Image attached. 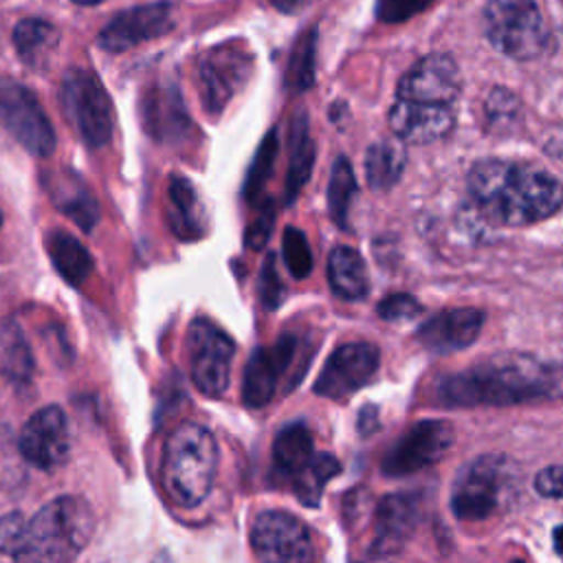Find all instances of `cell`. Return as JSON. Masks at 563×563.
<instances>
[{
	"label": "cell",
	"mask_w": 563,
	"mask_h": 563,
	"mask_svg": "<svg viewBox=\"0 0 563 563\" xmlns=\"http://www.w3.org/2000/svg\"><path fill=\"white\" fill-rule=\"evenodd\" d=\"M407 152L402 141H376L365 154V178L374 191L391 189L405 169Z\"/></svg>",
	"instance_id": "f1b7e54d"
},
{
	"label": "cell",
	"mask_w": 563,
	"mask_h": 563,
	"mask_svg": "<svg viewBox=\"0 0 563 563\" xmlns=\"http://www.w3.org/2000/svg\"><path fill=\"white\" fill-rule=\"evenodd\" d=\"M282 253L284 262L295 279H306L312 271V253L306 235L297 227H286L282 235Z\"/></svg>",
	"instance_id": "d590c367"
},
{
	"label": "cell",
	"mask_w": 563,
	"mask_h": 563,
	"mask_svg": "<svg viewBox=\"0 0 563 563\" xmlns=\"http://www.w3.org/2000/svg\"><path fill=\"white\" fill-rule=\"evenodd\" d=\"M442 407L526 405L563 398V365L532 354L504 352L464 372L442 376L433 387Z\"/></svg>",
	"instance_id": "6da1fadb"
},
{
	"label": "cell",
	"mask_w": 563,
	"mask_h": 563,
	"mask_svg": "<svg viewBox=\"0 0 563 563\" xmlns=\"http://www.w3.org/2000/svg\"><path fill=\"white\" fill-rule=\"evenodd\" d=\"M328 282L341 299H363L369 292V277L361 253L352 246H334L328 257Z\"/></svg>",
	"instance_id": "484cf974"
},
{
	"label": "cell",
	"mask_w": 563,
	"mask_h": 563,
	"mask_svg": "<svg viewBox=\"0 0 563 563\" xmlns=\"http://www.w3.org/2000/svg\"><path fill=\"white\" fill-rule=\"evenodd\" d=\"M484 325V312L477 308H449L429 317L416 332V341L431 352H455L468 347Z\"/></svg>",
	"instance_id": "d6986e66"
},
{
	"label": "cell",
	"mask_w": 563,
	"mask_h": 563,
	"mask_svg": "<svg viewBox=\"0 0 563 563\" xmlns=\"http://www.w3.org/2000/svg\"><path fill=\"white\" fill-rule=\"evenodd\" d=\"M13 44L26 66L44 70L57 51L59 31L42 18H26L20 20L13 29Z\"/></svg>",
	"instance_id": "4316f807"
},
{
	"label": "cell",
	"mask_w": 563,
	"mask_h": 563,
	"mask_svg": "<svg viewBox=\"0 0 563 563\" xmlns=\"http://www.w3.org/2000/svg\"><path fill=\"white\" fill-rule=\"evenodd\" d=\"M376 312L380 314V319L385 321H407V319H413L422 312V306L411 297V295H405V292H396V295H389L385 297L378 306H376Z\"/></svg>",
	"instance_id": "f35d334b"
},
{
	"label": "cell",
	"mask_w": 563,
	"mask_h": 563,
	"mask_svg": "<svg viewBox=\"0 0 563 563\" xmlns=\"http://www.w3.org/2000/svg\"><path fill=\"white\" fill-rule=\"evenodd\" d=\"M354 194H356L354 169L345 156H339L332 165V174L328 183V209L332 220L341 229H347V213H350Z\"/></svg>",
	"instance_id": "4dcf8cb0"
},
{
	"label": "cell",
	"mask_w": 563,
	"mask_h": 563,
	"mask_svg": "<svg viewBox=\"0 0 563 563\" xmlns=\"http://www.w3.org/2000/svg\"><path fill=\"white\" fill-rule=\"evenodd\" d=\"M453 444V427L444 420L413 422L383 455L380 471L389 477L411 475L442 460Z\"/></svg>",
	"instance_id": "8fae6325"
},
{
	"label": "cell",
	"mask_w": 563,
	"mask_h": 563,
	"mask_svg": "<svg viewBox=\"0 0 563 563\" xmlns=\"http://www.w3.org/2000/svg\"><path fill=\"white\" fill-rule=\"evenodd\" d=\"M387 119L396 139L405 143H431L444 139L455 125V114L451 106L422 103L400 97L389 108Z\"/></svg>",
	"instance_id": "ac0fdd59"
},
{
	"label": "cell",
	"mask_w": 563,
	"mask_h": 563,
	"mask_svg": "<svg viewBox=\"0 0 563 563\" xmlns=\"http://www.w3.org/2000/svg\"><path fill=\"white\" fill-rule=\"evenodd\" d=\"M218 471V444L209 429L183 422L167 435L163 484L174 504L194 508L211 493Z\"/></svg>",
	"instance_id": "277c9868"
},
{
	"label": "cell",
	"mask_w": 563,
	"mask_h": 563,
	"mask_svg": "<svg viewBox=\"0 0 563 563\" xmlns=\"http://www.w3.org/2000/svg\"><path fill=\"white\" fill-rule=\"evenodd\" d=\"M312 433L303 422H290L275 435L273 462L277 473L292 479L312 460Z\"/></svg>",
	"instance_id": "83f0119b"
},
{
	"label": "cell",
	"mask_w": 563,
	"mask_h": 563,
	"mask_svg": "<svg viewBox=\"0 0 563 563\" xmlns=\"http://www.w3.org/2000/svg\"><path fill=\"white\" fill-rule=\"evenodd\" d=\"M273 222H275V213H273V207L271 202L266 200L260 209V213L255 216V220L249 224L246 229V235H244V242L249 249L257 251L262 246H266L268 238H271V231H273Z\"/></svg>",
	"instance_id": "ab89813d"
},
{
	"label": "cell",
	"mask_w": 563,
	"mask_h": 563,
	"mask_svg": "<svg viewBox=\"0 0 563 563\" xmlns=\"http://www.w3.org/2000/svg\"><path fill=\"white\" fill-rule=\"evenodd\" d=\"M277 150H279V141H277V132L271 130L264 141L257 147L255 161L246 174V183H244V196L249 200H255L262 189L266 187L268 178L273 176V167H275V158H277Z\"/></svg>",
	"instance_id": "836d02e7"
},
{
	"label": "cell",
	"mask_w": 563,
	"mask_h": 563,
	"mask_svg": "<svg viewBox=\"0 0 563 563\" xmlns=\"http://www.w3.org/2000/svg\"><path fill=\"white\" fill-rule=\"evenodd\" d=\"M185 347L194 387L207 398H220L229 387L235 354L233 339L213 321L196 317L187 328Z\"/></svg>",
	"instance_id": "ba28073f"
},
{
	"label": "cell",
	"mask_w": 563,
	"mask_h": 563,
	"mask_svg": "<svg viewBox=\"0 0 563 563\" xmlns=\"http://www.w3.org/2000/svg\"><path fill=\"white\" fill-rule=\"evenodd\" d=\"M552 539H554V548H556V552L563 556V526H556V528H554Z\"/></svg>",
	"instance_id": "f6af8a7d"
},
{
	"label": "cell",
	"mask_w": 563,
	"mask_h": 563,
	"mask_svg": "<svg viewBox=\"0 0 563 563\" xmlns=\"http://www.w3.org/2000/svg\"><path fill=\"white\" fill-rule=\"evenodd\" d=\"M165 194H167L165 218L174 235L185 242L200 240L207 233L209 218L196 185L189 178L174 174L167 183Z\"/></svg>",
	"instance_id": "44dd1931"
},
{
	"label": "cell",
	"mask_w": 563,
	"mask_h": 563,
	"mask_svg": "<svg viewBox=\"0 0 563 563\" xmlns=\"http://www.w3.org/2000/svg\"><path fill=\"white\" fill-rule=\"evenodd\" d=\"M66 119L88 147H103L112 136V101L99 77L86 68H70L59 88Z\"/></svg>",
	"instance_id": "52a82bcc"
},
{
	"label": "cell",
	"mask_w": 563,
	"mask_h": 563,
	"mask_svg": "<svg viewBox=\"0 0 563 563\" xmlns=\"http://www.w3.org/2000/svg\"><path fill=\"white\" fill-rule=\"evenodd\" d=\"M44 185H46V191H48L53 205L64 216H68L86 233L95 229V224L99 222V205L77 174L57 169V172L46 174Z\"/></svg>",
	"instance_id": "7402d4cb"
},
{
	"label": "cell",
	"mask_w": 563,
	"mask_h": 563,
	"mask_svg": "<svg viewBox=\"0 0 563 563\" xmlns=\"http://www.w3.org/2000/svg\"><path fill=\"white\" fill-rule=\"evenodd\" d=\"M378 418H376V407H365L361 413H358V431L363 433V435H367V433H372L378 424Z\"/></svg>",
	"instance_id": "7bdbcfd3"
},
{
	"label": "cell",
	"mask_w": 563,
	"mask_h": 563,
	"mask_svg": "<svg viewBox=\"0 0 563 563\" xmlns=\"http://www.w3.org/2000/svg\"><path fill=\"white\" fill-rule=\"evenodd\" d=\"M462 92V73L446 53H431L418 59L398 81L400 99L451 106Z\"/></svg>",
	"instance_id": "2e32d148"
},
{
	"label": "cell",
	"mask_w": 563,
	"mask_h": 563,
	"mask_svg": "<svg viewBox=\"0 0 563 563\" xmlns=\"http://www.w3.org/2000/svg\"><path fill=\"white\" fill-rule=\"evenodd\" d=\"M420 519V497L411 493H394L380 499L374 521L372 550L378 556L398 552L413 534Z\"/></svg>",
	"instance_id": "ffe728a7"
},
{
	"label": "cell",
	"mask_w": 563,
	"mask_h": 563,
	"mask_svg": "<svg viewBox=\"0 0 563 563\" xmlns=\"http://www.w3.org/2000/svg\"><path fill=\"white\" fill-rule=\"evenodd\" d=\"M24 521H26V517L18 510L0 517V554L13 559L20 537H22V530H24Z\"/></svg>",
	"instance_id": "60d3db41"
},
{
	"label": "cell",
	"mask_w": 563,
	"mask_h": 563,
	"mask_svg": "<svg viewBox=\"0 0 563 563\" xmlns=\"http://www.w3.org/2000/svg\"><path fill=\"white\" fill-rule=\"evenodd\" d=\"M145 123L147 130L158 139H174L183 136L189 119L187 110L183 108L178 90L167 86H154L145 97Z\"/></svg>",
	"instance_id": "d4e9b609"
},
{
	"label": "cell",
	"mask_w": 563,
	"mask_h": 563,
	"mask_svg": "<svg viewBox=\"0 0 563 563\" xmlns=\"http://www.w3.org/2000/svg\"><path fill=\"white\" fill-rule=\"evenodd\" d=\"M484 33L495 51L517 62L539 57L550 42L545 18L534 0H488Z\"/></svg>",
	"instance_id": "8992f818"
},
{
	"label": "cell",
	"mask_w": 563,
	"mask_h": 563,
	"mask_svg": "<svg viewBox=\"0 0 563 563\" xmlns=\"http://www.w3.org/2000/svg\"><path fill=\"white\" fill-rule=\"evenodd\" d=\"M561 2H563V0H561Z\"/></svg>",
	"instance_id": "c3c4849f"
},
{
	"label": "cell",
	"mask_w": 563,
	"mask_h": 563,
	"mask_svg": "<svg viewBox=\"0 0 563 563\" xmlns=\"http://www.w3.org/2000/svg\"><path fill=\"white\" fill-rule=\"evenodd\" d=\"M341 464L332 453H314L312 460L290 479L297 499L303 506H319L325 484L339 475Z\"/></svg>",
	"instance_id": "f546056e"
},
{
	"label": "cell",
	"mask_w": 563,
	"mask_h": 563,
	"mask_svg": "<svg viewBox=\"0 0 563 563\" xmlns=\"http://www.w3.org/2000/svg\"><path fill=\"white\" fill-rule=\"evenodd\" d=\"M519 493L517 464L486 453L460 468L451 488V510L462 521H484L508 508Z\"/></svg>",
	"instance_id": "5b68a950"
},
{
	"label": "cell",
	"mask_w": 563,
	"mask_h": 563,
	"mask_svg": "<svg viewBox=\"0 0 563 563\" xmlns=\"http://www.w3.org/2000/svg\"><path fill=\"white\" fill-rule=\"evenodd\" d=\"M534 490L548 499H563V464L541 468L534 477Z\"/></svg>",
	"instance_id": "b9f144b4"
},
{
	"label": "cell",
	"mask_w": 563,
	"mask_h": 563,
	"mask_svg": "<svg viewBox=\"0 0 563 563\" xmlns=\"http://www.w3.org/2000/svg\"><path fill=\"white\" fill-rule=\"evenodd\" d=\"M314 48H317V31L310 29L301 33V37L295 42V48L288 59L286 70V86L292 92H303L314 81Z\"/></svg>",
	"instance_id": "d6a6232c"
},
{
	"label": "cell",
	"mask_w": 563,
	"mask_h": 563,
	"mask_svg": "<svg viewBox=\"0 0 563 563\" xmlns=\"http://www.w3.org/2000/svg\"><path fill=\"white\" fill-rule=\"evenodd\" d=\"M260 299L268 310H275L284 299V284L275 266V253H268L260 273Z\"/></svg>",
	"instance_id": "8d00e7d4"
},
{
	"label": "cell",
	"mask_w": 563,
	"mask_h": 563,
	"mask_svg": "<svg viewBox=\"0 0 563 563\" xmlns=\"http://www.w3.org/2000/svg\"><path fill=\"white\" fill-rule=\"evenodd\" d=\"M75 4H79V7H95V4H101V2H106V0H73Z\"/></svg>",
	"instance_id": "bcb514c9"
},
{
	"label": "cell",
	"mask_w": 563,
	"mask_h": 563,
	"mask_svg": "<svg viewBox=\"0 0 563 563\" xmlns=\"http://www.w3.org/2000/svg\"><path fill=\"white\" fill-rule=\"evenodd\" d=\"M466 183L482 216L499 227L537 224L563 207V183L530 163L484 158Z\"/></svg>",
	"instance_id": "7a4b0ae2"
},
{
	"label": "cell",
	"mask_w": 563,
	"mask_h": 563,
	"mask_svg": "<svg viewBox=\"0 0 563 563\" xmlns=\"http://www.w3.org/2000/svg\"><path fill=\"white\" fill-rule=\"evenodd\" d=\"M0 358L2 369L13 383H26L33 372V358L22 330L9 321L0 334Z\"/></svg>",
	"instance_id": "1f68e13d"
},
{
	"label": "cell",
	"mask_w": 563,
	"mask_h": 563,
	"mask_svg": "<svg viewBox=\"0 0 563 563\" xmlns=\"http://www.w3.org/2000/svg\"><path fill=\"white\" fill-rule=\"evenodd\" d=\"M253 73V53L242 42H227L209 48L196 70L198 92L209 114H220L233 95Z\"/></svg>",
	"instance_id": "9c48e42d"
},
{
	"label": "cell",
	"mask_w": 563,
	"mask_h": 563,
	"mask_svg": "<svg viewBox=\"0 0 563 563\" xmlns=\"http://www.w3.org/2000/svg\"><path fill=\"white\" fill-rule=\"evenodd\" d=\"M18 444L22 457L31 466L40 471H53L62 466L70 453V431L64 409L57 405L37 409L24 422Z\"/></svg>",
	"instance_id": "5bb4252c"
},
{
	"label": "cell",
	"mask_w": 563,
	"mask_h": 563,
	"mask_svg": "<svg viewBox=\"0 0 563 563\" xmlns=\"http://www.w3.org/2000/svg\"><path fill=\"white\" fill-rule=\"evenodd\" d=\"M380 363L378 347L367 341H354L336 347L314 380V394L343 400L367 385Z\"/></svg>",
	"instance_id": "4fadbf2b"
},
{
	"label": "cell",
	"mask_w": 563,
	"mask_h": 563,
	"mask_svg": "<svg viewBox=\"0 0 563 563\" xmlns=\"http://www.w3.org/2000/svg\"><path fill=\"white\" fill-rule=\"evenodd\" d=\"M433 0H376V15L380 22L398 24L411 20L416 13L424 11Z\"/></svg>",
	"instance_id": "74e56055"
},
{
	"label": "cell",
	"mask_w": 563,
	"mask_h": 563,
	"mask_svg": "<svg viewBox=\"0 0 563 563\" xmlns=\"http://www.w3.org/2000/svg\"><path fill=\"white\" fill-rule=\"evenodd\" d=\"M484 114H486V123L493 130H510L512 125L519 123L521 103H519L517 95L497 86L486 95Z\"/></svg>",
	"instance_id": "e575fe53"
},
{
	"label": "cell",
	"mask_w": 563,
	"mask_h": 563,
	"mask_svg": "<svg viewBox=\"0 0 563 563\" xmlns=\"http://www.w3.org/2000/svg\"><path fill=\"white\" fill-rule=\"evenodd\" d=\"M314 165V143L303 110L295 112L288 130V172H286V202H295L308 183Z\"/></svg>",
	"instance_id": "603a6c76"
},
{
	"label": "cell",
	"mask_w": 563,
	"mask_h": 563,
	"mask_svg": "<svg viewBox=\"0 0 563 563\" xmlns=\"http://www.w3.org/2000/svg\"><path fill=\"white\" fill-rule=\"evenodd\" d=\"M251 548L260 561L290 563L312 559L308 526L286 510H262L253 519Z\"/></svg>",
	"instance_id": "7c38bea8"
},
{
	"label": "cell",
	"mask_w": 563,
	"mask_h": 563,
	"mask_svg": "<svg viewBox=\"0 0 563 563\" xmlns=\"http://www.w3.org/2000/svg\"><path fill=\"white\" fill-rule=\"evenodd\" d=\"M0 123L33 156L46 158L53 154L55 130L46 112L35 95L13 79H0Z\"/></svg>",
	"instance_id": "30bf717a"
},
{
	"label": "cell",
	"mask_w": 563,
	"mask_h": 563,
	"mask_svg": "<svg viewBox=\"0 0 563 563\" xmlns=\"http://www.w3.org/2000/svg\"><path fill=\"white\" fill-rule=\"evenodd\" d=\"M95 526V512L84 497H55L24 521L13 559L37 563L73 561L90 543Z\"/></svg>",
	"instance_id": "3957f363"
},
{
	"label": "cell",
	"mask_w": 563,
	"mask_h": 563,
	"mask_svg": "<svg viewBox=\"0 0 563 563\" xmlns=\"http://www.w3.org/2000/svg\"><path fill=\"white\" fill-rule=\"evenodd\" d=\"M44 249H46L55 271L70 286H79L90 277V273L95 268L92 255L73 233H68L64 229H51L44 238Z\"/></svg>",
	"instance_id": "cb8c5ba5"
},
{
	"label": "cell",
	"mask_w": 563,
	"mask_h": 563,
	"mask_svg": "<svg viewBox=\"0 0 563 563\" xmlns=\"http://www.w3.org/2000/svg\"><path fill=\"white\" fill-rule=\"evenodd\" d=\"M297 352V339L292 334H284L275 345L253 350L242 378V400L251 409L266 407L275 389L292 363Z\"/></svg>",
	"instance_id": "e0dca14e"
},
{
	"label": "cell",
	"mask_w": 563,
	"mask_h": 563,
	"mask_svg": "<svg viewBox=\"0 0 563 563\" xmlns=\"http://www.w3.org/2000/svg\"><path fill=\"white\" fill-rule=\"evenodd\" d=\"M0 227H2V213H0Z\"/></svg>",
	"instance_id": "7dc6e473"
},
{
	"label": "cell",
	"mask_w": 563,
	"mask_h": 563,
	"mask_svg": "<svg viewBox=\"0 0 563 563\" xmlns=\"http://www.w3.org/2000/svg\"><path fill=\"white\" fill-rule=\"evenodd\" d=\"M174 9L167 0L130 7L117 13L99 33L97 44L108 53H123L141 42L156 40L172 31Z\"/></svg>",
	"instance_id": "9a60e30c"
},
{
	"label": "cell",
	"mask_w": 563,
	"mask_h": 563,
	"mask_svg": "<svg viewBox=\"0 0 563 563\" xmlns=\"http://www.w3.org/2000/svg\"><path fill=\"white\" fill-rule=\"evenodd\" d=\"M279 11H284V13H295V11H299L301 7H303V2L306 0H271Z\"/></svg>",
	"instance_id": "ee69618b"
}]
</instances>
